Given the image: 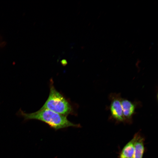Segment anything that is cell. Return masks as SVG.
<instances>
[{
    "instance_id": "cell-1",
    "label": "cell",
    "mask_w": 158,
    "mask_h": 158,
    "mask_svg": "<svg viewBox=\"0 0 158 158\" xmlns=\"http://www.w3.org/2000/svg\"><path fill=\"white\" fill-rule=\"evenodd\" d=\"M18 114L23 117L25 121L30 120L41 121L48 125L55 130L70 127H79V124L71 122L67 118L66 116L46 109H41L33 113H26L20 109Z\"/></svg>"
},
{
    "instance_id": "cell-2",
    "label": "cell",
    "mask_w": 158,
    "mask_h": 158,
    "mask_svg": "<svg viewBox=\"0 0 158 158\" xmlns=\"http://www.w3.org/2000/svg\"><path fill=\"white\" fill-rule=\"evenodd\" d=\"M48 98L41 109H46L66 116L71 114L72 107L66 99L55 88L51 80Z\"/></svg>"
},
{
    "instance_id": "cell-3",
    "label": "cell",
    "mask_w": 158,
    "mask_h": 158,
    "mask_svg": "<svg viewBox=\"0 0 158 158\" xmlns=\"http://www.w3.org/2000/svg\"><path fill=\"white\" fill-rule=\"evenodd\" d=\"M110 104L109 107L111 115L114 119L118 122L124 121L121 104L120 93H111L109 96Z\"/></svg>"
},
{
    "instance_id": "cell-4",
    "label": "cell",
    "mask_w": 158,
    "mask_h": 158,
    "mask_svg": "<svg viewBox=\"0 0 158 158\" xmlns=\"http://www.w3.org/2000/svg\"><path fill=\"white\" fill-rule=\"evenodd\" d=\"M121 104L124 121H129L132 120L136 109L141 105V103L139 101H135L132 102L126 99L122 98Z\"/></svg>"
},
{
    "instance_id": "cell-5",
    "label": "cell",
    "mask_w": 158,
    "mask_h": 158,
    "mask_svg": "<svg viewBox=\"0 0 158 158\" xmlns=\"http://www.w3.org/2000/svg\"><path fill=\"white\" fill-rule=\"evenodd\" d=\"M138 134L136 133L133 138L123 147L119 155V158H132L135 150V143Z\"/></svg>"
},
{
    "instance_id": "cell-6",
    "label": "cell",
    "mask_w": 158,
    "mask_h": 158,
    "mask_svg": "<svg viewBox=\"0 0 158 158\" xmlns=\"http://www.w3.org/2000/svg\"><path fill=\"white\" fill-rule=\"evenodd\" d=\"M144 138L138 134L135 143L134 151L132 158H142L145 151Z\"/></svg>"
}]
</instances>
